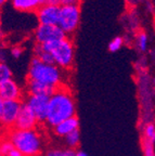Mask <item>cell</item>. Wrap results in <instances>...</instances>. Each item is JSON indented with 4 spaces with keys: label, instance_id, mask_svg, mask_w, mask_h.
<instances>
[{
    "label": "cell",
    "instance_id": "obj_1",
    "mask_svg": "<svg viewBox=\"0 0 155 156\" xmlns=\"http://www.w3.org/2000/svg\"><path fill=\"white\" fill-rule=\"evenodd\" d=\"M76 116V101L74 93L67 85H62L56 88L49 97V106L45 126L52 129L53 127Z\"/></svg>",
    "mask_w": 155,
    "mask_h": 156
},
{
    "label": "cell",
    "instance_id": "obj_2",
    "mask_svg": "<svg viewBox=\"0 0 155 156\" xmlns=\"http://www.w3.org/2000/svg\"><path fill=\"white\" fill-rule=\"evenodd\" d=\"M3 136L12 142L23 156H39L45 150V138L38 128L31 130L13 128L3 132Z\"/></svg>",
    "mask_w": 155,
    "mask_h": 156
},
{
    "label": "cell",
    "instance_id": "obj_3",
    "mask_svg": "<svg viewBox=\"0 0 155 156\" xmlns=\"http://www.w3.org/2000/svg\"><path fill=\"white\" fill-rule=\"evenodd\" d=\"M27 79L38 81L56 89L64 85L65 75L63 69H61L56 64H46L37 56H34L29 64Z\"/></svg>",
    "mask_w": 155,
    "mask_h": 156
},
{
    "label": "cell",
    "instance_id": "obj_4",
    "mask_svg": "<svg viewBox=\"0 0 155 156\" xmlns=\"http://www.w3.org/2000/svg\"><path fill=\"white\" fill-rule=\"evenodd\" d=\"M44 51H47L52 55L54 64L63 69L70 71L75 62V47L73 40L65 37L60 40L40 44Z\"/></svg>",
    "mask_w": 155,
    "mask_h": 156
},
{
    "label": "cell",
    "instance_id": "obj_5",
    "mask_svg": "<svg viewBox=\"0 0 155 156\" xmlns=\"http://www.w3.org/2000/svg\"><path fill=\"white\" fill-rule=\"evenodd\" d=\"M80 23V7H61L59 26L67 35H72L76 32Z\"/></svg>",
    "mask_w": 155,
    "mask_h": 156
},
{
    "label": "cell",
    "instance_id": "obj_6",
    "mask_svg": "<svg viewBox=\"0 0 155 156\" xmlns=\"http://www.w3.org/2000/svg\"><path fill=\"white\" fill-rule=\"evenodd\" d=\"M22 106L23 101H3L0 111V129L3 132L14 128Z\"/></svg>",
    "mask_w": 155,
    "mask_h": 156
},
{
    "label": "cell",
    "instance_id": "obj_7",
    "mask_svg": "<svg viewBox=\"0 0 155 156\" xmlns=\"http://www.w3.org/2000/svg\"><path fill=\"white\" fill-rule=\"evenodd\" d=\"M23 103L31 108L34 115L36 116L39 125H45L48 114L49 97L47 95L27 94L23 99Z\"/></svg>",
    "mask_w": 155,
    "mask_h": 156
},
{
    "label": "cell",
    "instance_id": "obj_8",
    "mask_svg": "<svg viewBox=\"0 0 155 156\" xmlns=\"http://www.w3.org/2000/svg\"><path fill=\"white\" fill-rule=\"evenodd\" d=\"M66 34L60 28L59 25H41L38 24V26L35 28L34 38L36 40V44H45L48 42L56 41L60 39L65 38Z\"/></svg>",
    "mask_w": 155,
    "mask_h": 156
},
{
    "label": "cell",
    "instance_id": "obj_9",
    "mask_svg": "<svg viewBox=\"0 0 155 156\" xmlns=\"http://www.w3.org/2000/svg\"><path fill=\"white\" fill-rule=\"evenodd\" d=\"M60 5L45 3L36 12L37 21L41 25H58L60 19Z\"/></svg>",
    "mask_w": 155,
    "mask_h": 156
},
{
    "label": "cell",
    "instance_id": "obj_10",
    "mask_svg": "<svg viewBox=\"0 0 155 156\" xmlns=\"http://www.w3.org/2000/svg\"><path fill=\"white\" fill-rule=\"evenodd\" d=\"M39 126V122L37 120L36 116L34 113L31 111L26 104L23 103V106L21 108L17 119L15 122L14 128L20 130H31V129H37Z\"/></svg>",
    "mask_w": 155,
    "mask_h": 156
},
{
    "label": "cell",
    "instance_id": "obj_11",
    "mask_svg": "<svg viewBox=\"0 0 155 156\" xmlns=\"http://www.w3.org/2000/svg\"><path fill=\"white\" fill-rule=\"evenodd\" d=\"M0 97L3 101H23V90L13 79L0 85Z\"/></svg>",
    "mask_w": 155,
    "mask_h": 156
},
{
    "label": "cell",
    "instance_id": "obj_12",
    "mask_svg": "<svg viewBox=\"0 0 155 156\" xmlns=\"http://www.w3.org/2000/svg\"><path fill=\"white\" fill-rule=\"evenodd\" d=\"M76 130H79V119L77 116L70 117L68 119L63 120L62 122H60L52 128V132L61 139H63L64 136L76 131Z\"/></svg>",
    "mask_w": 155,
    "mask_h": 156
},
{
    "label": "cell",
    "instance_id": "obj_13",
    "mask_svg": "<svg viewBox=\"0 0 155 156\" xmlns=\"http://www.w3.org/2000/svg\"><path fill=\"white\" fill-rule=\"evenodd\" d=\"M10 2L16 11L20 12H37V10L46 3L45 0H10Z\"/></svg>",
    "mask_w": 155,
    "mask_h": 156
},
{
    "label": "cell",
    "instance_id": "obj_14",
    "mask_svg": "<svg viewBox=\"0 0 155 156\" xmlns=\"http://www.w3.org/2000/svg\"><path fill=\"white\" fill-rule=\"evenodd\" d=\"M54 90H56V88L53 87L44 85V83H38V81L27 79V83H26L27 94H37V95H47V97H50L54 92Z\"/></svg>",
    "mask_w": 155,
    "mask_h": 156
},
{
    "label": "cell",
    "instance_id": "obj_15",
    "mask_svg": "<svg viewBox=\"0 0 155 156\" xmlns=\"http://www.w3.org/2000/svg\"><path fill=\"white\" fill-rule=\"evenodd\" d=\"M76 150L68 149V147H61V146H51L46 150L44 156H76Z\"/></svg>",
    "mask_w": 155,
    "mask_h": 156
},
{
    "label": "cell",
    "instance_id": "obj_16",
    "mask_svg": "<svg viewBox=\"0 0 155 156\" xmlns=\"http://www.w3.org/2000/svg\"><path fill=\"white\" fill-rule=\"evenodd\" d=\"M62 140H63V143H64V146H65V147H68V149H72V150H76V151H77V147L80 144L79 130H76V131L67 134V136H64Z\"/></svg>",
    "mask_w": 155,
    "mask_h": 156
},
{
    "label": "cell",
    "instance_id": "obj_17",
    "mask_svg": "<svg viewBox=\"0 0 155 156\" xmlns=\"http://www.w3.org/2000/svg\"><path fill=\"white\" fill-rule=\"evenodd\" d=\"M136 47L140 52H146L149 47V36L146 33L140 32L136 36Z\"/></svg>",
    "mask_w": 155,
    "mask_h": 156
},
{
    "label": "cell",
    "instance_id": "obj_18",
    "mask_svg": "<svg viewBox=\"0 0 155 156\" xmlns=\"http://www.w3.org/2000/svg\"><path fill=\"white\" fill-rule=\"evenodd\" d=\"M143 139L155 143V124L149 122L143 127Z\"/></svg>",
    "mask_w": 155,
    "mask_h": 156
},
{
    "label": "cell",
    "instance_id": "obj_19",
    "mask_svg": "<svg viewBox=\"0 0 155 156\" xmlns=\"http://www.w3.org/2000/svg\"><path fill=\"white\" fill-rule=\"evenodd\" d=\"M12 79V71L7 63L0 62V85Z\"/></svg>",
    "mask_w": 155,
    "mask_h": 156
},
{
    "label": "cell",
    "instance_id": "obj_20",
    "mask_svg": "<svg viewBox=\"0 0 155 156\" xmlns=\"http://www.w3.org/2000/svg\"><path fill=\"white\" fill-rule=\"evenodd\" d=\"M142 150L143 156H155V149L154 143L146 139L142 140Z\"/></svg>",
    "mask_w": 155,
    "mask_h": 156
},
{
    "label": "cell",
    "instance_id": "obj_21",
    "mask_svg": "<svg viewBox=\"0 0 155 156\" xmlns=\"http://www.w3.org/2000/svg\"><path fill=\"white\" fill-rule=\"evenodd\" d=\"M124 44V38L121 36H117L111 40L109 44V51L110 52H117Z\"/></svg>",
    "mask_w": 155,
    "mask_h": 156
},
{
    "label": "cell",
    "instance_id": "obj_22",
    "mask_svg": "<svg viewBox=\"0 0 155 156\" xmlns=\"http://www.w3.org/2000/svg\"><path fill=\"white\" fill-rule=\"evenodd\" d=\"M10 54L14 58H20L21 55L23 54V48H21V47H19V46H14L10 50Z\"/></svg>",
    "mask_w": 155,
    "mask_h": 156
},
{
    "label": "cell",
    "instance_id": "obj_23",
    "mask_svg": "<svg viewBox=\"0 0 155 156\" xmlns=\"http://www.w3.org/2000/svg\"><path fill=\"white\" fill-rule=\"evenodd\" d=\"M80 0H62L61 7H74V5H79Z\"/></svg>",
    "mask_w": 155,
    "mask_h": 156
},
{
    "label": "cell",
    "instance_id": "obj_24",
    "mask_svg": "<svg viewBox=\"0 0 155 156\" xmlns=\"http://www.w3.org/2000/svg\"><path fill=\"white\" fill-rule=\"evenodd\" d=\"M7 56H8V52L5 51V49H2L0 47V62H1V63H5Z\"/></svg>",
    "mask_w": 155,
    "mask_h": 156
},
{
    "label": "cell",
    "instance_id": "obj_25",
    "mask_svg": "<svg viewBox=\"0 0 155 156\" xmlns=\"http://www.w3.org/2000/svg\"><path fill=\"white\" fill-rule=\"evenodd\" d=\"M47 5H60L61 7V2L62 0H45Z\"/></svg>",
    "mask_w": 155,
    "mask_h": 156
},
{
    "label": "cell",
    "instance_id": "obj_26",
    "mask_svg": "<svg viewBox=\"0 0 155 156\" xmlns=\"http://www.w3.org/2000/svg\"><path fill=\"white\" fill-rule=\"evenodd\" d=\"M3 40V30H2V25H1V22H0V46L2 44Z\"/></svg>",
    "mask_w": 155,
    "mask_h": 156
},
{
    "label": "cell",
    "instance_id": "obj_27",
    "mask_svg": "<svg viewBox=\"0 0 155 156\" xmlns=\"http://www.w3.org/2000/svg\"><path fill=\"white\" fill-rule=\"evenodd\" d=\"M76 156H88V155L85 153V152H82V151H77V154H76Z\"/></svg>",
    "mask_w": 155,
    "mask_h": 156
},
{
    "label": "cell",
    "instance_id": "obj_28",
    "mask_svg": "<svg viewBox=\"0 0 155 156\" xmlns=\"http://www.w3.org/2000/svg\"><path fill=\"white\" fill-rule=\"evenodd\" d=\"M7 2H8V0H0V8H2Z\"/></svg>",
    "mask_w": 155,
    "mask_h": 156
},
{
    "label": "cell",
    "instance_id": "obj_29",
    "mask_svg": "<svg viewBox=\"0 0 155 156\" xmlns=\"http://www.w3.org/2000/svg\"><path fill=\"white\" fill-rule=\"evenodd\" d=\"M2 104H3V100L1 99V97H0V111H1V107H2Z\"/></svg>",
    "mask_w": 155,
    "mask_h": 156
},
{
    "label": "cell",
    "instance_id": "obj_30",
    "mask_svg": "<svg viewBox=\"0 0 155 156\" xmlns=\"http://www.w3.org/2000/svg\"><path fill=\"white\" fill-rule=\"evenodd\" d=\"M125 1H126V2H128V3H131V2H132V0H125Z\"/></svg>",
    "mask_w": 155,
    "mask_h": 156
},
{
    "label": "cell",
    "instance_id": "obj_31",
    "mask_svg": "<svg viewBox=\"0 0 155 156\" xmlns=\"http://www.w3.org/2000/svg\"><path fill=\"white\" fill-rule=\"evenodd\" d=\"M0 156H3V155H2V154H1V152H0Z\"/></svg>",
    "mask_w": 155,
    "mask_h": 156
}]
</instances>
